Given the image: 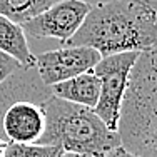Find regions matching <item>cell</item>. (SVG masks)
I'll use <instances>...</instances> for the list:
<instances>
[{"label": "cell", "instance_id": "30bf717a", "mask_svg": "<svg viewBox=\"0 0 157 157\" xmlns=\"http://www.w3.org/2000/svg\"><path fill=\"white\" fill-rule=\"evenodd\" d=\"M0 52L18 62L22 67L35 65V55L30 52L22 25L0 15Z\"/></svg>", "mask_w": 157, "mask_h": 157}, {"label": "cell", "instance_id": "2e32d148", "mask_svg": "<svg viewBox=\"0 0 157 157\" xmlns=\"http://www.w3.org/2000/svg\"><path fill=\"white\" fill-rule=\"evenodd\" d=\"M60 157H92V155H84V154H72V152H63Z\"/></svg>", "mask_w": 157, "mask_h": 157}, {"label": "cell", "instance_id": "e0dca14e", "mask_svg": "<svg viewBox=\"0 0 157 157\" xmlns=\"http://www.w3.org/2000/svg\"><path fill=\"white\" fill-rule=\"evenodd\" d=\"M5 147H7V142H3L0 139V157H3V152H5Z\"/></svg>", "mask_w": 157, "mask_h": 157}, {"label": "cell", "instance_id": "7a4b0ae2", "mask_svg": "<svg viewBox=\"0 0 157 157\" xmlns=\"http://www.w3.org/2000/svg\"><path fill=\"white\" fill-rule=\"evenodd\" d=\"M117 134L139 157H157V48L140 52L130 70Z\"/></svg>", "mask_w": 157, "mask_h": 157}, {"label": "cell", "instance_id": "8fae6325", "mask_svg": "<svg viewBox=\"0 0 157 157\" xmlns=\"http://www.w3.org/2000/svg\"><path fill=\"white\" fill-rule=\"evenodd\" d=\"M59 0H0V15L24 25Z\"/></svg>", "mask_w": 157, "mask_h": 157}, {"label": "cell", "instance_id": "9a60e30c", "mask_svg": "<svg viewBox=\"0 0 157 157\" xmlns=\"http://www.w3.org/2000/svg\"><path fill=\"white\" fill-rule=\"evenodd\" d=\"M80 2L87 3L90 7H95V5H100V3H107V2H112V0H80Z\"/></svg>", "mask_w": 157, "mask_h": 157}, {"label": "cell", "instance_id": "9c48e42d", "mask_svg": "<svg viewBox=\"0 0 157 157\" xmlns=\"http://www.w3.org/2000/svg\"><path fill=\"white\" fill-rule=\"evenodd\" d=\"M50 90L52 95L57 99L94 110L100 95V80L90 70V72L80 74L74 78L52 85Z\"/></svg>", "mask_w": 157, "mask_h": 157}, {"label": "cell", "instance_id": "6da1fadb", "mask_svg": "<svg viewBox=\"0 0 157 157\" xmlns=\"http://www.w3.org/2000/svg\"><path fill=\"white\" fill-rule=\"evenodd\" d=\"M109 57L157 48V0H112L90 7L82 27L65 44Z\"/></svg>", "mask_w": 157, "mask_h": 157}, {"label": "cell", "instance_id": "ba28073f", "mask_svg": "<svg viewBox=\"0 0 157 157\" xmlns=\"http://www.w3.org/2000/svg\"><path fill=\"white\" fill-rule=\"evenodd\" d=\"M50 97H54L50 87L40 80L35 65L20 67L17 72L9 75L0 84V121H2L5 109L9 105H12L15 100L30 99L39 104H45ZM0 139L3 140L2 127H0Z\"/></svg>", "mask_w": 157, "mask_h": 157}, {"label": "cell", "instance_id": "4fadbf2b", "mask_svg": "<svg viewBox=\"0 0 157 157\" xmlns=\"http://www.w3.org/2000/svg\"><path fill=\"white\" fill-rule=\"evenodd\" d=\"M20 67L22 65L18 62H15L13 59H10L9 55L0 52V84H2L9 75H12L13 72H17Z\"/></svg>", "mask_w": 157, "mask_h": 157}, {"label": "cell", "instance_id": "7c38bea8", "mask_svg": "<svg viewBox=\"0 0 157 157\" xmlns=\"http://www.w3.org/2000/svg\"><path fill=\"white\" fill-rule=\"evenodd\" d=\"M63 151L59 145L42 144H7L3 157H60Z\"/></svg>", "mask_w": 157, "mask_h": 157}, {"label": "cell", "instance_id": "5b68a950", "mask_svg": "<svg viewBox=\"0 0 157 157\" xmlns=\"http://www.w3.org/2000/svg\"><path fill=\"white\" fill-rule=\"evenodd\" d=\"M90 5L80 0H59L40 15L22 25L25 33L35 39H55L65 45L87 17Z\"/></svg>", "mask_w": 157, "mask_h": 157}, {"label": "cell", "instance_id": "8992f818", "mask_svg": "<svg viewBox=\"0 0 157 157\" xmlns=\"http://www.w3.org/2000/svg\"><path fill=\"white\" fill-rule=\"evenodd\" d=\"M100 54L90 47H69L48 50L35 55V69L40 80L52 87L80 74L90 72L100 60Z\"/></svg>", "mask_w": 157, "mask_h": 157}, {"label": "cell", "instance_id": "52a82bcc", "mask_svg": "<svg viewBox=\"0 0 157 157\" xmlns=\"http://www.w3.org/2000/svg\"><path fill=\"white\" fill-rule=\"evenodd\" d=\"M44 104L30 99L15 100L5 109L0 121L7 144H39L45 132Z\"/></svg>", "mask_w": 157, "mask_h": 157}, {"label": "cell", "instance_id": "277c9868", "mask_svg": "<svg viewBox=\"0 0 157 157\" xmlns=\"http://www.w3.org/2000/svg\"><path fill=\"white\" fill-rule=\"evenodd\" d=\"M139 59V52H125L102 57L92 72L100 80L99 102L94 107L95 115L110 130L117 132L121 107L124 100L130 70Z\"/></svg>", "mask_w": 157, "mask_h": 157}, {"label": "cell", "instance_id": "5bb4252c", "mask_svg": "<svg viewBox=\"0 0 157 157\" xmlns=\"http://www.w3.org/2000/svg\"><path fill=\"white\" fill-rule=\"evenodd\" d=\"M100 157H139V155L132 154V152L125 151L122 145H119V147H115V149H112V151L105 152V154H102Z\"/></svg>", "mask_w": 157, "mask_h": 157}, {"label": "cell", "instance_id": "3957f363", "mask_svg": "<svg viewBox=\"0 0 157 157\" xmlns=\"http://www.w3.org/2000/svg\"><path fill=\"white\" fill-rule=\"evenodd\" d=\"M45 132L39 144L59 145L63 152L100 157L121 145V137L87 107L50 97L45 104Z\"/></svg>", "mask_w": 157, "mask_h": 157}]
</instances>
